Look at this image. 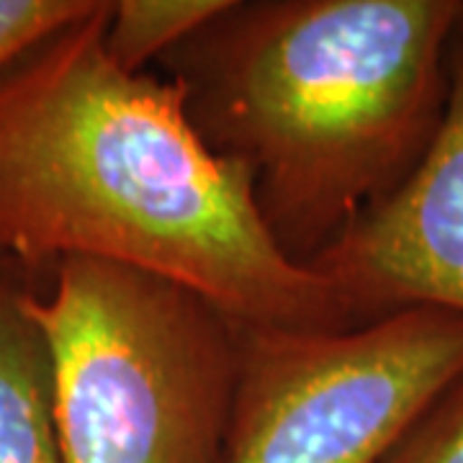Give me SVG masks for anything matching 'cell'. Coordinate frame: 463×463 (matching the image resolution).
Listing matches in <instances>:
<instances>
[{"label": "cell", "instance_id": "cell-1", "mask_svg": "<svg viewBox=\"0 0 463 463\" xmlns=\"http://www.w3.org/2000/svg\"><path fill=\"white\" fill-rule=\"evenodd\" d=\"M109 8L0 72V255L24 276L67 258L134 268L237 327H347L330 283L268 227L248 167L196 129L183 85L111 62Z\"/></svg>", "mask_w": 463, "mask_h": 463}, {"label": "cell", "instance_id": "cell-2", "mask_svg": "<svg viewBox=\"0 0 463 463\" xmlns=\"http://www.w3.org/2000/svg\"><path fill=\"white\" fill-rule=\"evenodd\" d=\"M461 18L456 0H232L167 57L196 129L248 167L268 227L301 260L425 152Z\"/></svg>", "mask_w": 463, "mask_h": 463}, {"label": "cell", "instance_id": "cell-3", "mask_svg": "<svg viewBox=\"0 0 463 463\" xmlns=\"http://www.w3.org/2000/svg\"><path fill=\"white\" fill-rule=\"evenodd\" d=\"M24 307L52 355L62 463H222L237 325L178 283L67 258Z\"/></svg>", "mask_w": 463, "mask_h": 463}, {"label": "cell", "instance_id": "cell-4", "mask_svg": "<svg viewBox=\"0 0 463 463\" xmlns=\"http://www.w3.org/2000/svg\"><path fill=\"white\" fill-rule=\"evenodd\" d=\"M463 383V315L402 309L355 327H237L222 463H394Z\"/></svg>", "mask_w": 463, "mask_h": 463}, {"label": "cell", "instance_id": "cell-5", "mask_svg": "<svg viewBox=\"0 0 463 463\" xmlns=\"http://www.w3.org/2000/svg\"><path fill=\"white\" fill-rule=\"evenodd\" d=\"M304 263L330 283L347 319L420 307L463 315V18L448 50L443 114L425 152Z\"/></svg>", "mask_w": 463, "mask_h": 463}, {"label": "cell", "instance_id": "cell-6", "mask_svg": "<svg viewBox=\"0 0 463 463\" xmlns=\"http://www.w3.org/2000/svg\"><path fill=\"white\" fill-rule=\"evenodd\" d=\"M21 276L0 279V463H62L50 345L24 307Z\"/></svg>", "mask_w": 463, "mask_h": 463}, {"label": "cell", "instance_id": "cell-7", "mask_svg": "<svg viewBox=\"0 0 463 463\" xmlns=\"http://www.w3.org/2000/svg\"><path fill=\"white\" fill-rule=\"evenodd\" d=\"M230 5L232 0H114L103 44L116 67L137 75L152 60L178 50Z\"/></svg>", "mask_w": 463, "mask_h": 463}, {"label": "cell", "instance_id": "cell-8", "mask_svg": "<svg viewBox=\"0 0 463 463\" xmlns=\"http://www.w3.org/2000/svg\"><path fill=\"white\" fill-rule=\"evenodd\" d=\"M96 5L99 0H0V72Z\"/></svg>", "mask_w": 463, "mask_h": 463}, {"label": "cell", "instance_id": "cell-9", "mask_svg": "<svg viewBox=\"0 0 463 463\" xmlns=\"http://www.w3.org/2000/svg\"><path fill=\"white\" fill-rule=\"evenodd\" d=\"M394 463H463V389L414 446L399 450Z\"/></svg>", "mask_w": 463, "mask_h": 463}, {"label": "cell", "instance_id": "cell-10", "mask_svg": "<svg viewBox=\"0 0 463 463\" xmlns=\"http://www.w3.org/2000/svg\"><path fill=\"white\" fill-rule=\"evenodd\" d=\"M8 270H14V265L8 263V260H5V258L0 255V279H3V276H5Z\"/></svg>", "mask_w": 463, "mask_h": 463}]
</instances>
